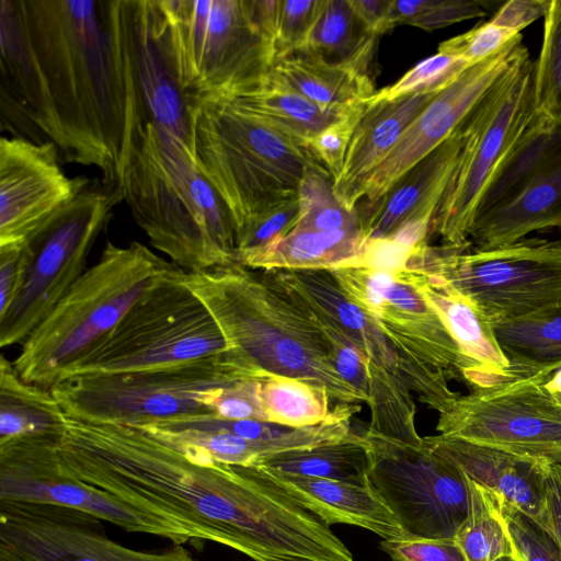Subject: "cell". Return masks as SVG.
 <instances>
[{"label": "cell", "mask_w": 561, "mask_h": 561, "mask_svg": "<svg viewBox=\"0 0 561 561\" xmlns=\"http://www.w3.org/2000/svg\"><path fill=\"white\" fill-rule=\"evenodd\" d=\"M15 1L61 131V160L117 184L125 115L108 1Z\"/></svg>", "instance_id": "cell-2"}, {"label": "cell", "mask_w": 561, "mask_h": 561, "mask_svg": "<svg viewBox=\"0 0 561 561\" xmlns=\"http://www.w3.org/2000/svg\"><path fill=\"white\" fill-rule=\"evenodd\" d=\"M64 471L241 553L247 514L261 486L256 467L204 462L145 430L68 416L57 446Z\"/></svg>", "instance_id": "cell-1"}, {"label": "cell", "mask_w": 561, "mask_h": 561, "mask_svg": "<svg viewBox=\"0 0 561 561\" xmlns=\"http://www.w3.org/2000/svg\"><path fill=\"white\" fill-rule=\"evenodd\" d=\"M334 180L325 168H311L297 187L299 217L293 230L333 231L359 229L356 210L336 197Z\"/></svg>", "instance_id": "cell-38"}, {"label": "cell", "mask_w": 561, "mask_h": 561, "mask_svg": "<svg viewBox=\"0 0 561 561\" xmlns=\"http://www.w3.org/2000/svg\"><path fill=\"white\" fill-rule=\"evenodd\" d=\"M196 163L237 229L297 192L306 172L324 168L308 146L245 112L221 94L187 99Z\"/></svg>", "instance_id": "cell-5"}, {"label": "cell", "mask_w": 561, "mask_h": 561, "mask_svg": "<svg viewBox=\"0 0 561 561\" xmlns=\"http://www.w3.org/2000/svg\"><path fill=\"white\" fill-rule=\"evenodd\" d=\"M561 157V119L537 113L485 190L474 217L511 202L543 168Z\"/></svg>", "instance_id": "cell-32"}, {"label": "cell", "mask_w": 561, "mask_h": 561, "mask_svg": "<svg viewBox=\"0 0 561 561\" xmlns=\"http://www.w3.org/2000/svg\"><path fill=\"white\" fill-rule=\"evenodd\" d=\"M151 39L185 95L220 93L270 72L275 45L245 0H144Z\"/></svg>", "instance_id": "cell-7"}, {"label": "cell", "mask_w": 561, "mask_h": 561, "mask_svg": "<svg viewBox=\"0 0 561 561\" xmlns=\"http://www.w3.org/2000/svg\"><path fill=\"white\" fill-rule=\"evenodd\" d=\"M0 561H30L12 547L0 541Z\"/></svg>", "instance_id": "cell-54"}, {"label": "cell", "mask_w": 561, "mask_h": 561, "mask_svg": "<svg viewBox=\"0 0 561 561\" xmlns=\"http://www.w3.org/2000/svg\"><path fill=\"white\" fill-rule=\"evenodd\" d=\"M182 279L211 313L229 350L260 373L312 383L336 404L365 403L335 369L318 313L275 270L232 263L184 271Z\"/></svg>", "instance_id": "cell-3"}, {"label": "cell", "mask_w": 561, "mask_h": 561, "mask_svg": "<svg viewBox=\"0 0 561 561\" xmlns=\"http://www.w3.org/2000/svg\"><path fill=\"white\" fill-rule=\"evenodd\" d=\"M527 53L518 34L501 50L468 68L437 93L367 178L357 205H368L379 199L409 170L440 146L489 88Z\"/></svg>", "instance_id": "cell-19"}, {"label": "cell", "mask_w": 561, "mask_h": 561, "mask_svg": "<svg viewBox=\"0 0 561 561\" xmlns=\"http://www.w3.org/2000/svg\"><path fill=\"white\" fill-rule=\"evenodd\" d=\"M546 386L552 393L561 392V367L553 371Z\"/></svg>", "instance_id": "cell-55"}, {"label": "cell", "mask_w": 561, "mask_h": 561, "mask_svg": "<svg viewBox=\"0 0 561 561\" xmlns=\"http://www.w3.org/2000/svg\"><path fill=\"white\" fill-rule=\"evenodd\" d=\"M117 185L150 244L185 272L236 263L233 219L185 140L152 123L124 139Z\"/></svg>", "instance_id": "cell-4"}, {"label": "cell", "mask_w": 561, "mask_h": 561, "mask_svg": "<svg viewBox=\"0 0 561 561\" xmlns=\"http://www.w3.org/2000/svg\"><path fill=\"white\" fill-rule=\"evenodd\" d=\"M59 439L24 437L0 444V500L67 506L124 530L165 538L175 546L193 541L181 525L90 485L61 468Z\"/></svg>", "instance_id": "cell-15"}, {"label": "cell", "mask_w": 561, "mask_h": 561, "mask_svg": "<svg viewBox=\"0 0 561 561\" xmlns=\"http://www.w3.org/2000/svg\"><path fill=\"white\" fill-rule=\"evenodd\" d=\"M552 374L516 377L470 390L438 414V435L495 448L535 465L561 462V404Z\"/></svg>", "instance_id": "cell-14"}, {"label": "cell", "mask_w": 561, "mask_h": 561, "mask_svg": "<svg viewBox=\"0 0 561 561\" xmlns=\"http://www.w3.org/2000/svg\"><path fill=\"white\" fill-rule=\"evenodd\" d=\"M112 45L124 99V138L152 123L191 147L187 100L151 39L144 0H110Z\"/></svg>", "instance_id": "cell-18"}, {"label": "cell", "mask_w": 561, "mask_h": 561, "mask_svg": "<svg viewBox=\"0 0 561 561\" xmlns=\"http://www.w3.org/2000/svg\"><path fill=\"white\" fill-rule=\"evenodd\" d=\"M359 434L367 454V485L405 534L410 538H453L469 505L461 471L423 442L407 443L369 426Z\"/></svg>", "instance_id": "cell-13"}, {"label": "cell", "mask_w": 561, "mask_h": 561, "mask_svg": "<svg viewBox=\"0 0 561 561\" xmlns=\"http://www.w3.org/2000/svg\"><path fill=\"white\" fill-rule=\"evenodd\" d=\"M257 467L329 526H357L382 539L410 538L389 507L368 485L282 473Z\"/></svg>", "instance_id": "cell-26"}, {"label": "cell", "mask_w": 561, "mask_h": 561, "mask_svg": "<svg viewBox=\"0 0 561 561\" xmlns=\"http://www.w3.org/2000/svg\"><path fill=\"white\" fill-rule=\"evenodd\" d=\"M257 377L215 391L208 401L211 414L224 420L266 421L259 397Z\"/></svg>", "instance_id": "cell-47"}, {"label": "cell", "mask_w": 561, "mask_h": 561, "mask_svg": "<svg viewBox=\"0 0 561 561\" xmlns=\"http://www.w3.org/2000/svg\"><path fill=\"white\" fill-rule=\"evenodd\" d=\"M543 18L542 45L534 66L535 107L561 119V0H551Z\"/></svg>", "instance_id": "cell-39"}, {"label": "cell", "mask_w": 561, "mask_h": 561, "mask_svg": "<svg viewBox=\"0 0 561 561\" xmlns=\"http://www.w3.org/2000/svg\"><path fill=\"white\" fill-rule=\"evenodd\" d=\"M51 141L0 139V245L22 243L89 184L70 179Z\"/></svg>", "instance_id": "cell-20"}, {"label": "cell", "mask_w": 561, "mask_h": 561, "mask_svg": "<svg viewBox=\"0 0 561 561\" xmlns=\"http://www.w3.org/2000/svg\"><path fill=\"white\" fill-rule=\"evenodd\" d=\"M561 229V157L537 173L506 205L473 221L472 248L513 244L537 230Z\"/></svg>", "instance_id": "cell-27"}, {"label": "cell", "mask_w": 561, "mask_h": 561, "mask_svg": "<svg viewBox=\"0 0 561 561\" xmlns=\"http://www.w3.org/2000/svg\"><path fill=\"white\" fill-rule=\"evenodd\" d=\"M318 316L332 344L335 369L347 385L365 398L370 411L368 426L396 438H408L415 434L416 405L413 393L371 363L339 327L320 313Z\"/></svg>", "instance_id": "cell-25"}, {"label": "cell", "mask_w": 561, "mask_h": 561, "mask_svg": "<svg viewBox=\"0 0 561 561\" xmlns=\"http://www.w3.org/2000/svg\"><path fill=\"white\" fill-rule=\"evenodd\" d=\"M327 0H282L276 60L299 53L314 26Z\"/></svg>", "instance_id": "cell-43"}, {"label": "cell", "mask_w": 561, "mask_h": 561, "mask_svg": "<svg viewBox=\"0 0 561 561\" xmlns=\"http://www.w3.org/2000/svg\"><path fill=\"white\" fill-rule=\"evenodd\" d=\"M123 201L118 185L91 183L23 244L27 270L21 290L0 313V346L22 344L84 273L88 256Z\"/></svg>", "instance_id": "cell-12"}, {"label": "cell", "mask_w": 561, "mask_h": 561, "mask_svg": "<svg viewBox=\"0 0 561 561\" xmlns=\"http://www.w3.org/2000/svg\"><path fill=\"white\" fill-rule=\"evenodd\" d=\"M492 330L515 366L546 374L561 367V301L517 318L494 321Z\"/></svg>", "instance_id": "cell-33"}, {"label": "cell", "mask_w": 561, "mask_h": 561, "mask_svg": "<svg viewBox=\"0 0 561 561\" xmlns=\"http://www.w3.org/2000/svg\"><path fill=\"white\" fill-rule=\"evenodd\" d=\"M257 381L267 422L305 427L325 421L332 413L329 394L312 383L274 374H263Z\"/></svg>", "instance_id": "cell-37"}, {"label": "cell", "mask_w": 561, "mask_h": 561, "mask_svg": "<svg viewBox=\"0 0 561 561\" xmlns=\"http://www.w3.org/2000/svg\"><path fill=\"white\" fill-rule=\"evenodd\" d=\"M66 413L49 388L23 380L0 357V444L24 437L61 438Z\"/></svg>", "instance_id": "cell-31"}, {"label": "cell", "mask_w": 561, "mask_h": 561, "mask_svg": "<svg viewBox=\"0 0 561 561\" xmlns=\"http://www.w3.org/2000/svg\"><path fill=\"white\" fill-rule=\"evenodd\" d=\"M365 105L366 103L355 106L307 142L311 153L329 171L333 180L343 168L348 145Z\"/></svg>", "instance_id": "cell-44"}, {"label": "cell", "mask_w": 561, "mask_h": 561, "mask_svg": "<svg viewBox=\"0 0 561 561\" xmlns=\"http://www.w3.org/2000/svg\"><path fill=\"white\" fill-rule=\"evenodd\" d=\"M27 270V255L22 243L0 245V313L14 301Z\"/></svg>", "instance_id": "cell-49"}, {"label": "cell", "mask_w": 561, "mask_h": 561, "mask_svg": "<svg viewBox=\"0 0 561 561\" xmlns=\"http://www.w3.org/2000/svg\"><path fill=\"white\" fill-rule=\"evenodd\" d=\"M380 548L391 561H467L454 537L382 539Z\"/></svg>", "instance_id": "cell-48"}, {"label": "cell", "mask_w": 561, "mask_h": 561, "mask_svg": "<svg viewBox=\"0 0 561 561\" xmlns=\"http://www.w3.org/2000/svg\"><path fill=\"white\" fill-rule=\"evenodd\" d=\"M344 295L398 346L473 387V373L413 271L348 265L331 271Z\"/></svg>", "instance_id": "cell-16"}, {"label": "cell", "mask_w": 561, "mask_h": 561, "mask_svg": "<svg viewBox=\"0 0 561 561\" xmlns=\"http://www.w3.org/2000/svg\"><path fill=\"white\" fill-rule=\"evenodd\" d=\"M423 444L490 491L503 512H519L534 522L539 518L543 467L495 448L442 435L425 436Z\"/></svg>", "instance_id": "cell-22"}, {"label": "cell", "mask_w": 561, "mask_h": 561, "mask_svg": "<svg viewBox=\"0 0 561 561\" xmlns=\"http://www.w3.org/2000/svg\"><path fill=\"white\" fill-rule=\"evenodd\" d=\"M436 94L419 93L366 102L343 168L333 184L336 197L347 209L355 210L367 178L392 151L407 128Z\"/></svg>", "instance_id": "cell-23"}, {"label": "cell", "mask_w": 561, "mask_h": 561, "mask_svg": "<svg viewBox=\"0 0 561 561\" xmlns=\"http://www.w3.org/2000/svg\"><path fill=\"white\" fill-rule=\"evenodd\" d=\"M529 53L516 60L461 122L455 169L431 222L430 238L463 245L479 203L496 171L537 115Z\"/></svg>", "instance_id": "cell-10"}, {"label": "cell", "mask_w": 561, "mask_h": 561, "mask_svg": "<svg viewBox=\"0 0 561 561\" xmlns=\"http://www.w3.org/2000/svg\"><path fill=\"white\" fill-rule=\"evenodd\" d=\"M462 144L461 123L434 151L409 170L376 202L357 205L363 242L392 236L414 221L432 222L457 163Z\"/></svg>", "instance_id": "cell-21"}, {"label": "cell", "mask_w": 561, "mask_h": 561, "mask_svg": "<svg viewBox=\"0 0 561 561\" xmlns=\"http://www.w3.org/2000/svg\"><path fill=\"white\" fill-rule=\"evenodd\" d=\"M470 67L460 57L437 53L420 61L393 84L376 91L369 100H394L419 93H438Z\"/></svg>", "instance_id": "cell-42"}, {"label": "cell", "mask_w": 561, "mask_h": 561, "mask_svg": "<svg viewBox=\"0 0 561 561\" xmlns=\"http://www.w3.org/2000/svg\"><path fill=\"white\" fill-rule=\"evenodd\" d=\"M410 270L443 277L491 322L561 301V240L525 238L488 250L427 244Z\"/></svg>", "instance_id": "cell-11"}, {"label": "cell", "mask_w": 561, "mask_h": 561, "mask_svg": "<svg viewBox=\"0 0 561 561\" xmlns=\"http://www.w3.org/2000/svg\"><path fill=\"white\" fill-rule=\"evenodd\" d=\"M543 503L536 520L561 546V462L543 467Z\"/></svg>", "instance_id": "cell-50"}, {"label": "cell", "mask_w": 561, "mask_h": 561, "mask_svg": "<svg viewBox=\"0 0 561 561\" xmlns=\"http://www.w3.org/2000/svg\"><path fill=\"white\" fill-rule=\"evenodd\" d=\"M368 66L328 61L296 53L275 61L274 70L297 92L325 111H347L375 93Z\"/></svg>", "instance_id": "cell-29"}, {"label": "cell", "mask_w": 561, "mask_h": 561, "mask_svg": "<svg viewBox=\"0 0 561 561\" xmlns=\"http://www.w3.org/2000/svg\"><path fill=\"white\" fill-rule=\"evenodd\" d=\"M550 1L511 0L503 3L490 21L520 34L523 28L545 16Z\"/></svg>", "instance_id": "cell-51"}, {"label": "cell", "mask_w": 561, "mask_h": 561, "mask_svg": "<svg viewBox=\"0 0 561 561\" xmlns=\"http://www.w3.org/2000/svg\"><path fill=\"white\" fill-rule=\"evenodd\" d=\"M251 20L275 45L282 0H245Z\"/></svg>", "instance_id": "cell-53"}, {"label": "cell", "mask_w": 561, "mask_h": 561, "mask_svg": "<svg viewBox=\"0 0 561 561\" xmlns=\"http://www.w3.org/2000/svg\"><path fill=\"white\" fill-rule=\"evenodd\" d=\"M483 4L477 0H392L389 26L391 30L399 25H411L434 31L484 16Z\"/></svg>", "instance_id": "cell-40"}, {"label": "cell", "mask_w": 561, "mask_h": 561, "mask_svg": "<svg viewBox=\"0 0 561 561\" xmlns=\"http://www.w3.org/2000/svg\"><path fill=\"white\" fill-rule=\"evenodd\" d=\"M493 561H522V560L518 558V556L515 552L514 554H506V556L500 557Z\"/></svg>", "instance_id": "cell-56"}, {"label": "cell", "mask_w": 561, "mask_h": 561, "mask_svg": "<svg viewBox=\"0 0 561 561\" xmlns=\"http://www.w3.org/2000/svg\"><path fill=\"white\" fill-rule=\"evenodd\" d=\"M362 247L358 228L333 231L291 230L238 264L257 270L332 271L354 264Z\"/></svg>", "instance_id": "cell-30"}, {"label": "cell", "mask_w": 561, "mask_h": 561, "mask_svg": "<svg viewBox=\"0 0 561 561\" xmlns=\"http://www.w3.org/2000/svg\"><path fill=\"white\" fill-rule=\"evenodd\" d=\"M175 264L145 244L108 241L13 360L20 377L51 388L117 327L135 302Z\"/></svg>", "instance_id": "cell-6"}, {"label": "cell", "mask_w": 561, "mask_h": 561, "mask_svg": "<svg viewBox=\"0 0 561 561\" xmlns=\"http://www.w3.org/2000/svg\"><path fill=\"white\" fill-rule=\"evenodd\" d=\"M514 550L522 561H561V546L539 524L526 515L503 512Z\"/></svg>", "instance_id": "cell-46"}, {"label": "cell", "mask_w": 561, "mask_h": 561, "mask_svg": "<svg viewBox=\"0 0 561 561\" xmlns=\"http://www.w3.org/2000/svg\"><path fill=\"white\" fill-rule=\"evenodd\" d=\"M365 32L378 37L390 31L389 11L392 0H348Z\"/></svg>", "instance_id": "cell-52"}, {"label": "cell", "mask_w": 561, "mask_h": 561, "mask_svg": "<svg viewBox=\"0 0 561 561\" xmlns=\"http://www.w3.org/2000/svg\"><path fill=\"white\" fill-rule=\"evenodd\" d=\"M298 217L297 193L259 211L237 233L236 263L288 234L296 227Z\"/></svg>", "instance_id": "cell-41"}, {"label": "cell", "mask_w": 561, "mask_h": 561, "mask_svg": "<svg viewBox=\"0 0 561 561\" xmlns=\"http://www.w3.org/2000/svg\"><path fill=\"white\" fill-rule=\"evenodd\" d=\"M183 272L174 266L161 276L61 379L161 368L229 351L214 317L183 282Z\"/></svg>", "instance_id": "cell-9"}, {"label": "cell", "mask_w": 561, "mask_h": 561, "mask_svg": "<svg viewBox=\"0 0 561 561\" xmlns=\"http://www.w3.org/2000/svg\"><path fill=\"white\" fill-rule=\"evenodd\" d=\"M376 38L365 32L348 0H327L299 53L328 61L368 66Z\"/></svg>", "instance_id": "cell-35"}, {"label": "cell", "mask_w": 561, "mask_h": 561, "mask_svg": "<svg viewBox=\"0 0 561 561\" xmlns=\"http://www.w3.org/2000/svg\"><path fill=\"white\" fill-rule=\"evenodd\" d=\"M217 94L306 145L355 107L343 112L325 111L291 88L274 68L248 84Z\"/></svg>", "instance_id": "cell-28"}, {"label": "cell", "mask_w": 561, "mask_h": 561, "mask_svg": "<svg viewBox=\"0 0 561 561\" xmlns=\"http://www.w3.org/2000/svg\"><path fill=\"white\" fill-rule=\"evenodd\" d=\"M463 477L469 493L468 513L454 540L466 560L493 561L506 554H514L503 511L496 499L485 488L466 474Z\"/></svg>", "instance_id": "cell-36"}, {"label": "cell", "mask_w": 561, "mask_h": 561, "mask_svg": "<svg viewBox=\"0 0 561 561\" xmlns=\"http://www.w3.org/2000/svg\"><path fill=\"white\" fill-rule=\"evenodd\" d=\"M256 466L282 473L367 485V454L359 433L341 443L276 454Z\"/></svg>", "instance_id": "cell-34"}, {"label": "cell", "mask_w": 561, "mask_h": 561, "mask_svg": "<svg viewBox=\"0 0 561 561\" xmlns=\"http://www.w3.org/2000/svg\"><path fill=\"white\" fill-rule=\"evenodd\" d=\"M553 396L557 399V401L561 404V392L553 393Z\"/></svg>", "instance_id": "cell-57"}, {"label": "cell", "mask_w": 561, "mask_h": 561, "mask_svg": "<svg viewBox=\"0 0 561 561\" xmlns=\"http://www.w3.org/2000/svg\"><path fill=\"white\" fill-rule=\"evenodd\" d=\"M263 375L233 351L178 365L61 379L50 390L71 417L131 426L213 415L218 389Z\"/></svg>", "instance_id": "cell-8"}, {"label": "cell", "mask_w": 561, "mask_h": 561, "mask_svg": "<svg viewBox=\"0 0 561 561\" xmlns=\"http://www.w3.org/2000/svg\"><path fill=\"white\" fill-rule=\"evenodd\" d=\"M0 541L30 561H195L182 546L147 552L119 545L89 513L12 500H0Z\"/></svg>", "instance_id": "cell-17"}, {"label": "cell", "mask_w": 561, "mask_h": 561, "mask_svg": "<svg viewBox=\"0 0 561 561\" xmlns=\"http://www.w3.org/2000/svg\"><path fill=\"white\" fill-rule=\"evenodd\" d=\"M415 274L421 290L440 316L472 368L471 390L493 387L516 377L541 374L512 364L495 340L492 322L443 277L423 272Z\"/></svg>", "instance_id": "cell-24"}, {"label": "cell", "mask_w": 561, "mask_h": 561, "mask_svg": "<svg viewBox=\"0 0 561 561\" xmlns=\"http://www.w3.org/2000/svg\"><path fill=\"white\" fill-rule=\"evenodd\" d=\"M517 35L506 27L488 21L442 42L437 53L460 57L474 66L501 50Z\"/></svg>", "instance_id": "cell-45"}]
</instances>
